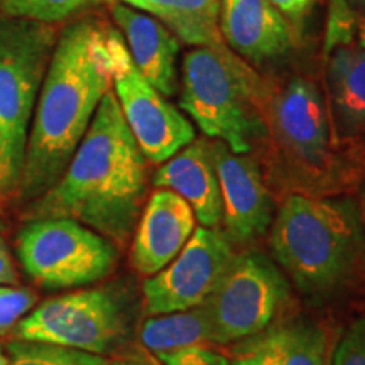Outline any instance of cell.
Here are the masks:
<instances>
[{
	"instance_id": "obj_1",
	"label": "cell",
	"mask_w": 365,
	"mask_h": 365,
	"mask_svg": "<svg viewBox=\"0 0 365 365\" xmlns=\"http://www.w3.org/2000/svg\"><path fill=\"white\" fill-rule=\"evenodd\" d=\"M110 90V29L91 17L71 22L58 36L36 102L19 202H36L59 180Z\"/></svg>"
},
{
	"instance_id": "obj_2",
	"label": "cell",
	"mask_w": 365,
	"mask_h": 365,
	"mask_svg": "<svg viewBox=\"0 0 365 365\" xmlns=\"http://www.w3.org/2000/svg\"><path fill=\"white\" fill-rule=\"evenodd\" d=\"M148 195V159L125 124L113 90L100 102L59 180L31 205L29 220L70 218L125 245Z\"/></svg>"
},
{
	"instance_id": "obj_3",
	"label": "cell",
	"mask_w": 365,
	"mask_h": 365,
	"mask_svg": "<svg viewBox=\"0 0 365 365\" xmlns=\"http://www.w3.org/2000/svg\"><path fill=\"white\" fill-rule=\"evenodd\" d=\"M264 176L284 196H339L360 180L365 153L340 139L325 97L304 76L264 83Z\"/></svg>"
},
{
	"instance_id": "obj_4",
	"label": "cell",
	"mask_w": 365,
	"mask_h": 365,
	"mask_svg": "<svg viewBox=\"0 0 365 365\" xmlns=\"http://www.w3.org/2000/svg\"><path fill=\"white\" fill-rule=\"evenodd\" d=\"M274 262L312 304H328L365 279V230L352 196L287 195L269 234Z\"/></svg>"
},
{
	"instance_id": "obj_5",
	"label": "cell",
	"mask_w": 365,
	"mask_h": 365,
	"mask_svg": "<svg viewBox=\"0 0 365 365\" xmlns=\"http://www.w3.org/2000/svg\"><path fill=\"white\" fill-rule=\"evenodd\" d=\"M264 81L227 44L196 46L182 58L180 107L208 139L250 154L264 135Z\"/></svg>"
},
{
	"instance_id": "obj_6",
	"label": "cell",
	"mask_w": 365,
	"mask_h": 365,
	"mask_svg": "<svg viewBox=\"0 0 365 365\" xmlns=\"http://www.w3.org/2000/svg\"><path fill=\"white\" fill-rule=\"evenodd\" d=\"M130 322L129 298L124 289L90 287L43 301L17 323L12 336L105 355L124 344Z\"/></svg>"
},
{
	"instance_id": "obj_7",
	"label": "cell",
	"mask_w": 365,
	"mask_h": 365,
	"mask_svg": "<svg viewBox=\"0 0 365 365\" xmlns=\"http://www.w3.org/2000/svg\"><path fill=\"white\" fill-rule=\"evenodd\" d=\"M27 276L44 289H70L103 281L117 266V245L70 218L29 220L17 235Z\"/></svg>"
},
{
	"instance_id": "obj_8",
	"label": "cell",
	"mask_w": 365,
	"mask_h": 365,
	"mask_svg": "<svg viewBox=\"0 0 365 365\" xmlns=\"http://www.w3.org/2000/svg\"><path fill=\"white\" fill-rule=\"evenodd\" d=\"M58 36L51 24L0 17V137L21 173L34 107Z\"/></svg>"
},
{
	"instance_id": "obj_9",
	"label": "cell",
	"mask_w": 365,
	"mask_h": 365,
	"mask_svg": "<svg viewBox=\"0 0 365 365\" xmlns=\"http://www.w3.org/2000/svg\"><path fill=\"white\" fill-rule=\"evenodd\" d=\"M291 299L282 269L259 250L235 254L222 281L205 301L212 322V341L235 344L272 325Z\"/></svg>"
},
{
	"instance_id": "obj_10",
	"label": "cell",
	"mask_w": 365,
	"mask_h": 365,
	"mask_svg": "<svg viewBox=\"0 0 365 365\" xmlns=\"http://www.w3.org/2000/svg\"><path fill=\"white\" fill-rule=\"evenodd\" d=\"M112 86L125 124L145 159L166 163L196 139L191 122L140 75L122 34L110 29Z\"/></svg>"
},
{
	"instance_id": "obj_11",
	"label": "cell",
	"mask_w": 365,
	"mask_h": 365,
	"mask_svg": "<svg viewBox=\"0 0 365 365\" xmlns=\"http://www.w3.org/2000/svg\"><path fill=\"white\" fill-rule=\"evenodd\" d=\"M235 252L218 228L198 227L180 254L143 284L144 313L149 317L200 307L230 267Z\"/></svg>"
},
{
	"instance_id": "obj_12",
	"label": "cell",
	"mask_w": 365,
	"mask_h": 365,
	"mask_svg": "<svg viewBox=\"0 0 365 365\" xmlns=\"http://www.w3.org/2000/svg\"><path fill=\"white\" fill-rule=\"evenodd\" d=\"M220 182L223 234L230 244L245 245L266 235L274 220V198L262 164L252 154H237L220 140L210 139Z\"/></svg>"
},
{
	"instance_id": "obj_13",
	"label": "cell",
	"mask_w": 365,
	"mask_h": 365,
	"mask_svg": "<svg viewBox=\"0 0 365 365\" xmlns=\"http://www.w3.org/2000/svg\"><path fill=\"white\" fill-rule=\"evenodd\" d=\"M196 217L180 195L156 190L145 202L137 222L130 249V264L137 274L150 277L181 252L193 235Z\"/></svg>"
},
{
	"instance_id": "obj_14",
	"label": "cell",
	"mask_w": 365,
	"mask_h": 365,
	"mask_svg": "<svg viewBox=\"0 0 365 365\" xmlns=\"http://www.w3.org/2000/svg\"><path fill=\"white\" fill-rule=\"evenodd\" d=\"M222 39L254 65L284 58L294 44L289 21L271 0H220Z\"/></svg>"
},
{
	"instance_id": "obj_15",
	"label": "cell",
	"mask_w": 365,
	"mask_h": 365,
	"mask_svg": "<svg viewBox=\"0 0 365 365\" xmlns=\"http://www.w3.org/2000/svg\"><path fill=\"white\" fill-rule=\"evenodd\" d=\"M110 12L140 75L164 97H173L178 91L181 41L163 22L125 4L113 2Z\"/></svg>"
},
{
	"instance_id": "obj_16",
	"label": "cell",
	"mask_w": 365,
	"mask_h": 365,
	"mask_svg": "<svg viewBox=\"0 0 365 365\" xmlns=\"http://www.w3.org/2000/svg\"><path fill=\"white\" fill-rule=\"evenodd\" d=\"M158 190H171L193 210L202 227L218 228L223 207L210 139L202 137L163 163L153 176Z\"/></svg>"
},
{
	"instance_id": "obj_17",
	"label": "cell",
	"mask_w": 365,
	"mask_h": 365,
	"mask_svg": "<svg viewBox=\"0 0 365 365\" xmlns=\"http://www.w3.org/2000/svg\"><path fill=\"white\" fill-rule=\"evenodd\" d=\"M327 331L309 318H289L237 341L230 365H325Z\"/></svg>"
},
{
	"instance_id": "obj_18",
	"label": "cell",
	"mask_w": 365,
	"mask_h": 365,
	"mask_svg": "<svg viewBox=\"0 0 365 365\" xmlns=\"http://www.w3.org/2000/svg\"><path fill=\"white\" fill-rule=\"evenodd\" d=\"M327 107L340 139L365 130V49L350 43L325 54Z\"/></svg>"
},
{
	"instance_id": "obj_19",
	"label": "cell",
	"mask_w": 365,
	"mask_h": 365,
	"mask_svg": "<svg viewBox=\"0 0 365 365\" xmlns=\"http://www.w3.org/2000/svg\"><path fill=\"white\" fill-rule=\"evenodd\" d=\"M163 22L182 43L217 48L220 33V0H117Z\"/></svg>"
},
{
	"instance_id": "obj_20",
	"label": "cell",
	"mask_w": 365,
	"mask_h": 365,
	"mask_svg": "<svg viewBox=\"0 0 365 365\" xmlns=\"http://www.w3.org/2000/svg\"><path fill=\"white\" fill-rule=\"evenodd\" d=\"M140 341L154 355L212 341V322L207 307L149 317L140 327Z\"/></svg>"
},
{
	"instance_id": "obj_21",
	"label": "cell",
	"mask_w": 365,
	"mask_h": 365,
	"mask_svg": "<svg viewBox=\"0 0 365 365\" xmlns=\"http://www.w3.org/2000/svg\"><path fill=\"white\" fill-rule=\"evenodd\" d=\"M7 352V365H110L103 355L38 341L14 340Z\"/></svg>"
},
{
	"instance_id": "obj_22",
	"label": "cell",
	"mask_w": 365,
	"mask_h": 365,
	"mask_svg": "<svg viewBox=\"0 0 365 365\" xmlns=\"http://www.w3.org/2000/svg\"><path fill=\"white\" fill-rule=\"evenodd\" d=\"M100 2L102 0H2V14L12 19L54 26Z\"/></svg>"
},
{
	"instance_id": "obj_23",
	"label": "cell",
	"mask_w": 365,
	"mask_h": 365,
	"mask_svg": "<svg viewBox=\"0 0 365 365\" xmlns=\"http://www.w3.org/2000/svg\"><path fill=\"white\" fill-rule=\"evenodd\" d=\"M357 22L359 19L355 16V9L350 6L349 0H330L323 56L339 46L355 43Z\"/></svg>"
},
{
	"instance_id": "obj_24",
	"label": "cell",
	"mask_w": 365,
	"mask_h": 365,
	"mask_svg": "<svg viewBox=\"0 0 365 365\" xmlns=\"http://www.w3.org/2000/svg\"><path fill=\"white\" fill-rule=\"evenodd\" d=\"M36 301L38 296L26 287L0 286V336L11 333L34 308Z\"/></svg>"
},
{
	"instance_id": "obj_25",
	"label": "cell",
	"mask_w": 365,
	"mask_h": 365,
	"mask_svg": "<svg viewBox=\"0 0 365 365\" xmlns=\"http://www.w3.org/2000/svg\"><path fill=\"white\" fill-rule=\"evenodd\" d=\"M331 365H365V314L345 328L333 352Z\"/></svg>"
},
{
	"instance_id": "obj_26",
	"label": "cell",
	"mask_w": 365,
	"mask_h": 365,
	"mask_svg": "<svg viewBox=\"0 0 365 365\" xmlns=\"http://www.w3.org/2000/svg\"><path fill=\"white\" fill-rule=\"evenodd\" d=\"M156 357L163 365H230V359L207 345H191L182 349L159 352Z\"/></svg>"
},
{
	"instance_id": "obj_27",
	"label": "cell",
	"mask_w": 365,
	"mask_h": 365,
	"mask_svg": "<svg viewBox=\"0 0 365 365\" xmlns=\"http://www.w3.org/2000/svg\"><path fill=\"white\" fill-rule=\"evenodd\" d=\"M21 170L0 137V208L7 207L14 198H19Z\"/></svg>"
},
{
	"instance_id": "obj_28",
	"label": "cell",
	"mask_w": 365,
	"mask_h": 365,
	"mask_svg": "<svg viewBox=\"0 0 365 365\" xmlns=\"http://www.w3.org/2000/svg\"><path fill=\"white\" fill-rule=\"evenodd\" d=\"M17 281H19V277H17L16 267H14L11 250L0 237V286L17 284Z\"/></svg>"
},
{
	"instance_id": "obj_29",
	"label": "cell",
	"mask_w": 365,
	"mask_h": 365,
	"mask_svg": "<svg viewBox=\"0 0 365 365\" xmlns=\"http://www.w3.org/2000/svg\"><path fill=\"white\" fill-rule=\"evenodd\" d=\"M279 11L289 19H299L312 9L314 0H271Z\"/></svg>"
},
{
	"instance_id": "obj_30",
	"label": "cell",
	"mask_w": 365,
	"mask_h": 365,
	"mask_svg": "<svg viewBox=\"0 0 365 365\" xmlns=\"http://www.w3.org/2000/svg\"><path fill=\"white\" fill-rule=\"evenodd\" d=\"M359 210H360V218H362V225L365 230V181L360 185L359 188Z\"/></svg>"
},
{
	"instance_id": "obj_31",
	"label": "cell",
	"mask_w": 365,
	"mask_h": 365,
	"mask_svg": "<svg viewBox=\"0 0 365 365\" xmlns=\"http://www.w3.org/2000/svg\"><path fill=\"white\" fill-rule=\"evenodd\" d=\"M357 41L360 48L365 49V16H362L357 22Z\"/></svg>"
},
{
	"instance_id": "obj_32",
	"label": "cell",
	"mask_w": 365,
	"mask_h": 365,
	"mask_svg": "<svg viewBox=\"0 0 365 365\" xmlns=\"http://www.w3.org/2000/svg\"><path fill=\"white\" fill-rule=\"evenodd\" d=\"M110 365H150V364H145V362H139V360H115V362H112Z\"/></svg>"
},
{
	"instance_id": "obj_33",
	"label": "cell",
	"mask_w": 365,
	"mask_h": 365,
	"mask_svg": "<svg viewBox=\"0 0 365 365\" xmlns=\"http://www.w3.org/2000/svg\"><path fill=\"white\" fill-rule=\"evenodd\" d=\"M349 4L352 6L354 9L355 7H365V0H349Z\"/></svg>"
},
{
	"instance_id": "obj_34",
	"label": "cell",
	"mask_w": 365,
	"mask_h": 365,
	"mask_svg": "<svg viewBox=\"0 0 365 365\" xmlns=\"http://www.w3.org/2000/svg\"><path fill=\"white\" fill-rule=\"evenodd\" d=\"M0 365H7V354L4 352L2 346H0Z\"/></svg>"
},
{
	"instance_id": "obj_35",
	"label": "cell",
	"mask_w": 365,
	"mask_h": 365,
	"mask_svg": "<svg viewBox=\"0 0 365 365\" xmlns=\"http://www.w3.org/2000/svg\"><path fill=\"white\" fill-rule=\"evenodd\" d=\"M362 135H364V148H365V130L362 132Z\"/></svg>"
}]
</instances>
